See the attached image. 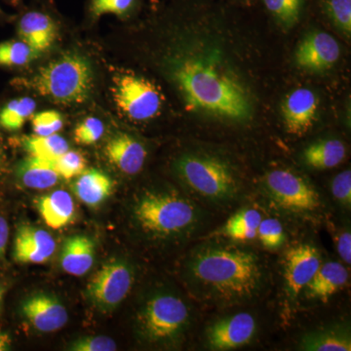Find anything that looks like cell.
Wrapping results in <instances>:
<instances>
[{
    "instance_id": "cell-1",
    "label": "cell",
    "mask_w": 351,
    "mask_h": 351,
    "mask_svg": "<svg viewBox=\"0 0 351 351\" xmlns=\"http://www.w3.org/2000/svg\"><path fill=\"white\" fill-rule=\"evenodd\" d=\"M168 73L186 108L230 121L250 119V97L216 52L186 51L170 60Z\"/></svg>"
},
{
    "instance_id": "cell-2",
    "label": "cell",
    "mask_w": 351,
    "mask_h": 351,
    "mask_svg": "<svg viewBox=\"0 0 351 351\" xmlns=\"http://www.w3.org/2000/svg\"><path fill=\"white\" fill-rule=\"evenodd\" d=\"M188 274L198 297L223 304L250 301L263 284L257 256L228 245L198 247L189 260Z\"/></svg>"
},
{
    "instance_id": "cell-3",
    "label": "cell",
    "mask_w": 351,
    "mask_h": 351,
    "mask_svg": "<svg viewBox=\"0 0 351 351\" xmlns=\"http://www.w3.org/2000/svg\"><path fill=\"white\" fill-rule=\"evenodd\" d=\"M19 82L44 98L62 105H75L89 98L93 88V69L87 58L66 53Z\"/></svg>"
},
{
    "instance_id": "cell-4",
    "label": "cell",
    "mask_w": 351,
    "mask_h": 351,
    "mask_svg": "<svg viewBox=\"0 0 351 351\" xmlns=\"http://www.w3.org/2000/svg\"><path fill=\"white\" fill-rule=\"evenodd\" d=\"M134 217L147 234L172 239L191 232L199 223L195 205L170 191H147L136 202Z\"/></svg>"
},
{
    "instance_id": "cell-5",
    "label": "cell",
    "mask_w": 351,
    "mask_h": 351,
    "mask_svg": "<svg viewBox=\"0 0 351 351\" xmlns=\"http://www.w3.org/2000/svg\"><path fill=\"white\" fill-rule=\"evenodd\" d=\"M174 168L189 189L213 202H230L239 191L232 168L218 157L186 154L175 161Z\"/></svg>"
},
{
    "instance_id": "cell-6",
    "label": "cell",
    "mask_w": 351,
    "mask_h": 351,
    "mask_svg": "<svg viewBox=\"0 0 351 351\" xmlns=\"http://www.w3.org/2000/svg\"><path fill=\"white\" fill-rule=\"evenodd\" d=\"M189 311L186 302L174 295L151 298L138 314V329L152 343H167L180 338L189 326Z\"/></svg>"
},
{
    "instance_id": "cell-7",
    "label": "cell",
    "mask_w": 351,
    "mask_h": 351,
    "mask_svg": "<svg viewBox=\"0 0 351 351\" xmlns=\"http://www.w3.org/2000/svg\"><path fill=\"white\" fill-rule=\"evenodd\" d=\"M112 96L120 112L136 121L154 119L162 106V97L154 83L129 73L113 78Z\"/></svg>"
},
{
    "instance_id": "cell-8",
    "label": "cell",
    "mask_w": 351,
    "mask_h": 351,
    "mask_svg": "<svg viewBox=\"0 0 351 351\" xmlns=\"http://www.w3.org/2000/svg\"><path fill=\"white\" fill-rule=\"evenodd\" d=\"M265 186L274 202L288 211L309 213L320 207L319 195L315 189L291 171H270L265 175Z\"/></svg>"
},
{
    "instance_id": "cell-9",
    "label": "cell",
    "mask_w": 351,
    "mask_h": 351,
    "mask_svg": "<svg viewBox=\"0 0 351 351\" xmlns=\"http://www.w3.org/2000/svg\"><path fill=\"white\" fill-rule=\"evenodd\" d=\"M132 283L133 274L130 267L122 261H110L87 284V298L101 311H112L129 294Z\"/></svg>"
},
{
    "instance_id": "cell-10",
    "label": "cell",
    "mask_w": 351,
    "mask_h": 351,
    "mask_svg": "<svg viewBox=\"0 0 351 351\" xmlns=\"http://www.w3.org/2000/svg\"><path fill=\"white\" fill-rule=\"evenodd\" d=\"M341 47L338 41L326 32H309L298 45L295 64L309 73H324L339 61Z\"/></svg>"
},
{
    "instance_id": "cell-11",
    "label": "cell",
    "mask_w": 351,
    "mask_h": 351,
    "mask_svg": "<svg viewBox=\"0 0 351 351\" xmlns=\"http://www.w3.org/2000/svg\"><path fill=\"white\" fill-rule=\"evenodd\" d=\"M257 330L255 317L240 313L217 321L208 328V346L213 350H230L247 345Z\"/></svg>"
},
{
    "instance_id": "cell-12",
    "label": "cell",
    "mask_w": 351,
    "mask_h": 351,
    "mask_svg": "<svg viewBox=\"0 0 351 351\" xmlns=\"http://www.w3.org/2000/svg\"><path fill=\"white\" fill-rule=\"evenodd\" d=\"M320 265V254L313 245L299 244L286 253V291L291 299H295L304 291Z\"/></svg>"
},
{
    "instance_id": "cell-13",
    "label": "cell",
    "mask_w": 351,
    "mask_h": 351,
    "mask_svg": "<svg viewBox=\"0 0 351 351\" xmlns=\"http://www.w3.org/2000/svg\"><path fill=\"white\" fill-rule=\"evenodd\" d=\"M23 316L34 329L51 332L62 329L69 319L68 311L55 295L36 293L27 297L21 306Z\"/></svg>"
},
{
    "instance_id": "cell-14",
    "label": "cell",
    "mask_w": 351,
    "mask_h": 351,
    "mask_svg": "<svg viewBox=\"0 0 351 351\" xmlns=\"http://www.w3.org/2000/svg\"><path fill=\"white\" fill-rule=\"evenodd\" d=\"M319 101L311 89L299 88L286 96L281 105L284 124L290 134L302 136L315 122Z\"/></svg>"
},
{
    "instance_id": "cell-15",
    "label": "cell",
    "mask_w": 351,
    "mask_h": 351,
    "mask_svg": "<svg viewBox=\"0 0 351 351\" xmlns=\"http://www.w3.org/2000/svg\"><path fill=\"white\" fill-rule=\"evenodd\" d=\"M56 249L52 235L41 228L20 226L14 240V260L23 263L47 262Z\"/></svg>"
},
{
    "instance_id": "cell-16",
    "label": "cell",
    "mask_w": 351,
    "mask_h": 351,
    "mask_svg": "<svg viewBox=\"0 0 351 351\" xmlns=\"http://www.w3.org/2000/svg\"><path fill=\"white\" fill-rule=\"evenodd\" d=\"M106 156L110 162L124 174L135 175L144 167L147 149L135 138L120 133L108 141Z\"/></svg>"
},
{
    "instance_id": "cell-17",
    "label": "cell",
    "mask_w": 351,
    "mask_h": 351,
    "mask_svg": "<svg viewBox=\"0 0 351 351\" xmlns=\"http://www.w3.org/2000/svg\"><path fill=\"white\" fill-rule=\"evenodd\" d=\"M18 34L20 39L41 55L47 52L56 41L58 27L47 14L32 11L21 18Z\"/></svg>"
},
{
    "instance_id": "cell-18",
    "label": "cell",
    "mask_w": 351,
    "mask_h": 351,
    "mask_svg": "<svg viewBox=\"0 0 351 351\" xmlns=\"http://www.w3.org/2000/svg\"><path fill=\"white\" fill-rule=\"evenodd\" d=\"M350 272L345 265L337 262H328L320 265L302 292L307 299L327 302L332 295L345 287Z\"/></svg>"
},
{
    "instance_id": "cell-19",
    "label": "cell",
    "mask_w": 351,
    "mask_h": 351,
    "mask_svg": "<svg viewBox=\"0 0 351 351\" xmlns=\"http://www.w3.org/2000/svg\"><path fill=\"white\" fill-rule=\"evenodd\" d=\"M36 207L46 225L60 230L73 221L75 215V202L68 191H53L49 195L39 196Z\"/></svg>"
},
{
    "instance_id": "cell-20",
    "label": "cell",
    "mask_w": 351,
    "mask_h": 351,
    "mask_svg": "<svg viewBox=\"0 0 351 351\" xmlns=\"http://www.w3.org/2000/svg\"><path fill=\"white\" fill-rule=\"evenodd\" d=\"M95 244L85 235H73L64 241L61 252V265L64 271L75 276L86 274L94 263Z\"/></svg>"
},
{
    "instance_id": "cell-21",
    "label": "cell",
    "mask_w": 351,
    "mask_h": 351,
    "mask_svg": "<svg viewBox=\"0 0 351 351\" xmlns=\"http://www.w3.org/2000/svg\"><path fill=\"white\" fill-rule=\"evenodd\" d=\"M113 181L100 170L83 171L73 184V191L78 199L88 206L97 207L112 195Z\"/></svg>"
},
{
    "instance_id": "cell-22",
    "label": "cell",
    "mask_w": 351,
    "mask_h": 351,
    "mask_svg": "<svg viewBox=\"0 0 351 351\" xmlns=\"http://www.w3.org/2000/svg\"><path fill=\"white\" fill-rule=\"evenodd\" d=\"M16 175L25 186L34 189L52 188L60 178L51 161L32 156L18 164Z\"/></svg>"
},
{
    "instance_id": "cell-23",
    "label": "cell",
    "mask_w": 351,
    "mask_h": 351,
    "mask_svg": "<svg viewBox=\"0 0 351 351\" xmlns=\"http://www.w3.org/2000/svg\"><path fill=\"white\" fill-rule=\"evenodd\" d=\"M346 156L343 143L336 138H329L308 145L302 154V158L309 167L324 170L338 166L345 160Z\"/></svg>"
},
{
    "instance_id": "cell-24",
    "label": "cell",
    "mask_w": 351,
    "mask_h": 351,
    "mask_svg": "<svg viewBox=\"0 0 351 351\" xmlns=\"http://www.w3.org/2000/svg\"><path fill=\"white\" fill-rule=\"evenodd\" d=\"M300 348L308 351H350V330L335 326L308 332L302 339Z\"/></svg>"
},
{
    "instance_id": "cell-25",
    "label": "cell",
    "mask_w": 351,
    "mask_h": 351,
    "mask_svg": "<svg viewBox=\"0 0 351 351\" xmlns=\"http://www.w3.org/2000/svg\"><path fill=\"white\" fill-rule=\"evenodd\" d=\"M22 144L29 156L48 161L56 160L69 149L68 141L58 133L50 136H31L25 138Z\"/></svg>"
},
{
    "instance_id": "cell-26",
    "label": "cell",
    "mask_w": 351,
    "mask_h": 351,
    "mask_svg": "<svg viewBox=\"0 0 351 351\" xmlns=\"http://www.w3.org/2000/svg\"><path fill=\"white\" fill-rule=\"evenodd\" d=\"M36 103L29 97L15 99L0 110V127L7 131H18L36 112Z\"/></svg>"
},
{
    "instance_id": "cell-27",
    "label": "cell",
    "mask_w": 351,
    "mask_h": 351,
    "mask_svg": "<svg viewBox=\"0 0 351 351\" xmlns=\"http://www.w3.org/2000/svg\"><path fill=\"white\" fill-rule=\"evenodd\" d=\"M40 56L29 44L19 40L0 43V66H23L32 63Z\"/></svg>"
},
{
    "instance_id": "cell-28",
    "label": "cell",
    "mask_w": 351,
    "mask_h": 351,
    "mask_svg": "<svg viewBox=\"0 0 351 351\" xmlns=\"http://www.w3.org/2000/svg\"><path fill=\"white\" fill-rule=\"evenodd\" d=\"M267 10L284 27H293L299 20L304 0H263Z\"/></svg>"
},
{
    "instance_id": "cell-29",
    "label": "cell",
    "mask_w": 351,
    "mask_h": 351,
    "mask_svg": "<svg viewBox=\"0 0 351 351\" xmlns=\"http://www.w3.org/2000/svg\"><path fill=\"white\" fill-rule=\"evenodd\" d=\"M51 162L60 177H63L64 179H71L76 176H80L86 166L84 156L80 152L69 151V149L61 156L58 157L56 160Z\"/></svg>"
},
{
    "instance_id": "cell-30",
    "label": "cell",
    "mask_w": 351,
    "mask_h": 351,
    "mask_svg": "<svg viewBox=\"0 0 351 351\" xmlns=\"http://www.w3.org/2000/svg\"><path fill=\"white\" fill-rule=\"evenodd\" d=\"M32 130L36 136H50L63 128V117L56 110H44L32 117Z\"/></svg>"
},
{
    "instance_id": "cell-31",
    "label": "cell",
    "mask_w": 351,
    "mask_h": 351,
    "mask_svg": "<svg viewBox=\"0 0 351 351\" xmlns=\"http://www.w3.org/2000/svg\"><path fill=\"white\" fill-rule=\"evenodd\" d=\"M257 237L265 248H279L285 239L283 226L276 219H262L258 225Z\"/></svg>"
},
{
    "instance_id": "cell-32",
    "label": "cell",
    "mask_w": 351,
    "mask_h": 351,
    "mask_svg": "<svg viewBox=\"0 0 351 351\" xmlns=\"http://www.w3.org/2000/svg\"><path fill=\"white\" fill-rule=\"evenodd\" d=\"M105 133V125L97 117H86L75 127V141L77 144L90 145L98 142Z\"/></svg>"
},
{
    "instance_id": "cell-33",
    "label": "cell",
    "mask_w": 351,
    "mask_h": 351,
    "mask_svg": "<svg viewBox=\"0 0 351 351\" xmlns=\"http://www.w3.org/2000/svg\"><path fill=\"white\" fill-rule=\"evenodd\" d=\"M326 10L339 31L350 36L351 0H327Z\"/></svg>"
},
{
    "instance_id": "cell-34",
    "label": "cell",
    "mask_w": 351,
    "mask_h": 351,
    "mask_svg": "<svg viewBox=\"0 0 351 351\" xmlns=\"http://www.w3.org/2000/svg\"><path fill=\"white\" fill-rule=\"evenodd\" d=\"M134 3L135 0H92L90 13L94 19L107 14L123 16L131 10Z\"/></svg>"
},
{
    "instance_id": "cell-35",
    "label": "cell",
    "mask_w": 351,
    "mask_h": 351,
    "mask_svg": "<svg viewBox=\"0 0 351 351\" xmlns=\"http://www.w3.org/2000/svg\"><path fill=\"white\" fill-rule=\"evenodd\" d=\"M262 214L255 209H244L233 215L223 226V233L237 230H258L262 221Z\"/></svg>"
},
{
    "instance_id": "cell-36",
    "label": "cell",
    "mask_w": 351,
    "mask_h": 351,
    "mask_svg": "<svg viewBox=\"0 0 351 351\" xmlns=\"http://www.w3.org/2000/svg\"><path fill=\"white\" fill-rule=\"evenodd\" d=\"M117 346L112 338L106 336L83 337L71 343L73 351H114Z\"/></svg>"
},
{
    "instance_id": "cell-37",
    "label": "cell",
    "mask_w": 351,
    "mask_h": 351,
    "mask_svg": "<svg viewBox=\"0 0 351 351\" xmlns=\"http://www.w3.org/2000/svg\"><path fill=\"white\" fill-rule=\"evenodd\" d=\"M332 193L341 204L350 207L351 172L346 170L336 176L332 182Z\"/></svg>"
},
{
    "instance_id": "cell-38",
    "label": "cell",
    "mask_w": 351,
    "mask_h": 351,
    "mask_svg": "<svg viewBox=\"0 0 351 351\" xmlns=\"http://www.w3.org/2000/svg\"><path fill=\"white\" fill-rule=\"evenodd\" d=\"M337 250L341 258L348 265L351 263V235L350 232H345L337 239Z\"/></svg>"
},
{
    "instance_id": "cell-39",
    "label": "cell",
    "mask_w": 351,
    "mask_h": 351,
    "mask_svg": "<svg viewBox=\"0 0 351 351\" xmlns=\"http://www.w3.org/2000/svg\"><path fill=\"white\" fill-rule=\"evenodd\" d=\"M9 237L8 223L3 217L0 216V258L5 254L7 242Z\"/></svg>"
},
{
    "instance_id": "cell-40",
    "label": "cell",
    "mask_w": 351,
    "mask_h": 351,
    "mask_svg": "<svg viewBox=\"0 0 351 351\" xmlns=\"http://www.w3.org/2000/svg\"><path fill=\"white\" fill-rule=\"evenodd\" d=\"M11 339L8 334L0 330V351L8 350L10 348Z\"/></svg>"
},
{
    "instance_id": "cell-41",
    "label": "cell",
    "mask_w": 351,
    "mask_h": 351,
    "mask_svg": "<svg viewBox=\"0 0 351 351\" xmlns=\"http://www.w3.org/2000/svg\"><path fill=\"white\" fill-rule=\"evenodd\" d=\"M4 289L0 286V308H1L2 299H3Z\"/></svg>"
},
{
    "instance_id": "cell-42",
    "label": "cell",
    "mask_w": 351,
    "mask_h": 351,
    "mask_svg": "<svg viewBox=\"0 0 351 351\" xmlns=\"http://www.w3.org/2000/svg\"><path fill=\"white\" fill-rule=\"evenodd\" d=\"M2 169V154H1V149H0V173H1Z\"/></svg>"
},
{
    "instance_id": "cell-43",
    "label": "cell",
    "mask_w": 351,
    "mask_h": 351,
    "mask_svg": "<svg viewBox=\"0 0 351 351\" xmlns=\"http://www.w3.org/2000/svg\"><path fill=\"white\" fill-rule=\"evenodd\" d=\"M2 14V11H1V9H0V15H1Z\"/></svg>"
}]
</instances>
